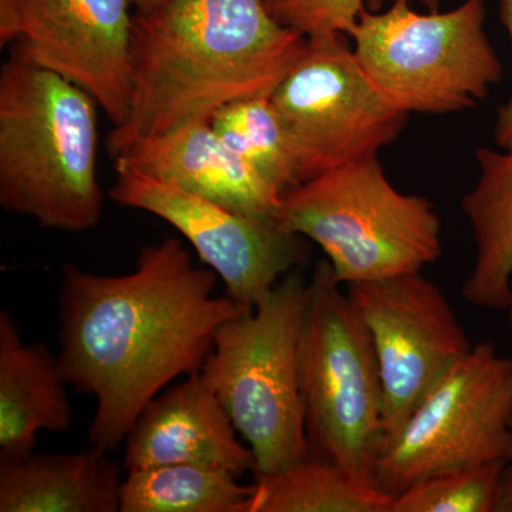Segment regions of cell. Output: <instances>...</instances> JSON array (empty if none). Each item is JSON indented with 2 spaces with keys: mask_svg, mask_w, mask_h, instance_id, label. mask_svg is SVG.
Listing matches in <instances>:
<instances>
[{
  "mask_svg": "<svg viewBox=\"0 0 512 512\" xmlns=\"http://www.w3.org/2000/svg\"><path fill=\"white\" fill-rule=\"evenodd\" d=\"M416 2L423 5L429 12L439 10L440 0H416ZM384 3H386V0H366L367 9L370 12H379V10H382Z\"/></svg>",
  "mask_w": 512,
  "mask_h": 512,
  "instance_id": "obj_25",
  "label": "cell"
},
{
  "mask_svg": "<svg viewBox=\"0 0 512 512\" xmlns=\"http://www.w3.org/2000/svg\"><path fill=\"white\" fill-rule=\"evenodd\" d=\"M505 464L457 468L423 478L393 497L389 512H495Z\"/></svg>",
  "mask_w": 512,
  "mask_h": 512,
  "instance_id": "obj_21",
  "label": "cell"
},
{
  "mask_svg": "<svg viewBox=\"0 0 512 512\" xmlns=\"http://www.w3.org/2000/svg\"><path fill=\"white\" fill-rule=\"evenodd\" d=\"M124 468L188 464L234 476L255 473V456L201 372L168 386L138 414L124 440Z\"/></svg>",
  "mask_w": 512,
  "mask_h": 512,
  "instance_id": "obj_13",
  "label": "cell"
},
{
  "mask_svg": "<svg viewBox=\"0 0 512 512\" xmlns=\"http://www.w3.org/2000/svg\"><path fill=\"white\" fill-rule=\"evenodd\" d=\"M119 464L92 447L0 463V512L120 511Z\"/></svg>",
  "mask_w": 512,
  "mask_h": 512,
  "instance_id": "obj_16",
  "label": "cell"
},
{
  "mask_svg": "<svg viewBox=\"0 0 512 512\" xmlns=\"http://www.w3.org/2000/svg\"><path fill=\"white\" fill-rule=\"evenodd\" d=\"M349 39H306L302 56L271 94L301 183L376 157L409 119L370 82Z\"/></svg>",
  "mask_w": 512,
  "mask_h": 512,
  "instance_id": "obj_9",
  "label": "cell"
},
{
  "mask_svg": "<svg viewBox=\"0 0 512 512\" xmlns=\"http://www.w3.org/2000/svg\"><path fill=\"white\" fill-rule=\"evenodd\" d=\"M217 279L177 238L141 248L126 275L64 266L57 356L69 386L96 402L92 447L116 450L151 400L200 372L222 323L251 309L214 295Z\"/></svg>",
  "mask_w": 512,
  "mask_h": 512,
  "instance_id": "obj_1",
  "label": "cell"
},
{
  "mask_svg": "<svg viewBox=\"0 0 512 512\" xmlns=\"http://www.w3.org/2000/svg\"><path fill=\"white\" fill-rule=\"evenodd\" d=\"M254 484L249 512H389L393 500L311 451Z\"/></svg>",
  "mask_w": 512,
  "mask_h": 512,
  "instance_id": "obj_18",
  "label": "cell"
},
{
  "mask_svg": "<svg viewBox=\"0 0 512 512\" xmlns=\"http://www.w3.org/2000/svg\"><path fill=\"white\" fill-rule=\"evenodd\" d=\"M508 312V323H510L511 336H512V305L507 309Z\"/></svg>",
  "mask_w": 512,
  "mask_h": 512,
  "instance_id": "obj_27",
  "label": "cell"
},
{
  "mask_svg": "<svg viewBox=\"0 0 512 512\" xmlns=\"http://www.w3.org/2000/svg\"><path fill=\"white\" fill-rule=\"evenodd\" d=\"M116 173L111 200L177 229L224 282L229 298L247 308H254L308 256L303 237L278 218L239 214L144 175Z\"/></svg>",
  "mask_w": 512,
  "mask_h": 512,
  "instance_id": "obj_12",
  "label": "cell"
},
{
  "mask_svg": "<svg viewBox=\"0 0 512 512\" xmlns=\"http://www.w3.org/2000/svg\"><path fill=\"white\" fill-rule=\"evenodd\" d=\"M500 19L512 42V0H500ZM494 134L498 147L503 150L512 148V94L510 100L498 109Z\"/></svg>",
  "mask_w": 512,
  "mask_h": 512,
  "instance_id": "obj_23",
  "label": "cell"
},
{
  "mask_svg": "<svg viewBox=\"0 0 512 512\" xmlns=\"http://www.w3.org/2000/svg\"><path fill=\"white\" fill-rule=\"evenodd\" d=\"M495 512H512V461L505 464L503 474H501Z\"/></svg>",
  "mask_w": 512,
  "mask_h": 512,
  "instance_id": "obj_24",
  "label": "cell"
},
{
  "mask_svg": "<svg viewBox=\"0 0 512 512\" xmlns=\"http://www.w3.org/2000/svg\"><path fill=\"white\" fill-rule=\"evenodd\" d=\"M512 461V357L478 343L384 444L375 484L390 497L443 471Z\"/></svg>",
  "mask_w": 512,
  "mask_h": 512,
  "instance_id": "obj_8",
  "label": "cell"
},
{
  "mask_svg": "<svg viewBox=\"0 0 512 512\" xmlns=\"http://www.w3.org/2000/svg\"><path fill=\"white\" fill-rule=\"evenodd\" d=\"M131 0H0V47L86 90L113 127L131 101Z\"/></svg>",
  "mask_w": 512,
  "mask_h": 512,
  "instance_id": "obj_10",
  "label": "cell"
},
{
  "mask_svg": "<svg viewBox=\"0 0 512 512\" xmlns=\"http://www.w3.org/2000/svg\"><path fill=\"white\" fill-rule=\"evenodd\" d=\"M210 124L221 140L276 191L284 194L301 184L271 94L227 104L214 114Z\"/></svg>",
  "mask_w": 512,
  "mask_h": 512,
  "instance_id": "obj_20",
  "label": "cell"
},
{
  "mask_svg": "<svg viewBox=\"0 0 512 512\" xmlns=\"http://www.w3.org/2000/svg\"><path fill=\"white\" fill-rule=\"evenodd\" d=\"M305 47L264 0H168L134 12L130 110L107 151L114 160L137 138L210 123L227 104L272 94Z\"/></svg>",
  "mask_w": 512,
  "mask_h": 512,
  "instance_id": "obj_2",
  "label": "cell"
},
{
  "mask_svg": "<svg viewBox=\"0 0 512 512\" xmlns=\"http://www.w3.org/2000/svg\"><path fill=\"white\" fill-rule=\"evenodd\" d=\"M484 22V0L427 13L394 0L383 12L366 9L350 39L370 82L404 113H458L503 80Z\"/></svg>",
  "mask_w": 512,
  "mask_h": 512,
  "instance_id": "obj_7",
  "label": "cell"
},
{
  "mask_svg": "<svg viewBox=\"0 0 512 512\" xmlns=\"http://www.w3.org/2000/svg\"><path fill=\"white\" fill-rule=\"evenodd\" d=\"M480 177L461 200L477 256L461 295L493 311L512 305V148H477Z\"/></svg>",
  "mask_w": 512,
  "mask_h": 512,
  "instance_id": "obj_17",
  "label": "cell"
},
{
  "mask_svg": "<svg viewBox=\"0 0 512 512\" xmlns=\"http://www.w3.org/2000/svg\"><path fill=\"white\" fill-rule=\"evenodd\" d=\"M299 370L309 451L376 485L386 443L379 363L329 261L318 262L308 284Z\"/></svg>",
  "mask_w": 512,
  "mask_h": 512,
  "instance_id": "obj_6",
  "label": "cell"
},
{
  "mask_svg": "<svg viewBox=\"0 0 512 512\" xmlns=\"http://www.w3.org/2000/svg\"><path fill=\"white\" fill-rule=\"evenodd\" d=\"M97 101L59 74L9 57L0 70V205L83 234L100 224Z\"/></svg>",
  "mask_w": 512,
  "mask_h": 512,
  "instance_id": "obj_3",
  "label": "cell"
},
{
  "mask_svg": "<svg viewBox=\"0 0 512 512\" xmlns=\"http://www.w3.org/2000/svg\"><path fill=\"white\" fill-rule=\"evenodd\" d=\"M116 171L144 175L239 214L278 218L282 194L237 156L210 123L137 138L114 158Z\"/></svg>",
  "mask_w": 512,
  "mask_h": 512,
  "instance_id": "obj_14",
  "label": "cell"
},
{
  "mask_svg": "<svg viewBox=\"0 0 512 512\" xmlns=\"http://www.w3.org/2000/svg\"><path fill=\"white\" fill-rule=\"evenodd\" d=\"M266 10L286 29L311 37L352 36L366 0H264Z\"/></svg>",
  "mask_w": 512,
  "mask_h": 512,
  "instance_id": "obj_22",
  "label": "cell"
},
{
  "mask_svg": "<svg viewBox=\"0 0 512 512\" xmlns=\"http://www.w3.org/2000/svg\"><path fill=\"white\" fill-rule=\"evenodd\" d=\"M348 295L375 346L387 443L473 346L446 295L421 271L350 284Z\"/></svg>",
  "mask_w": 512,
  "mask_h": 512,
  "instance_id": "obj_11",
  "label": "cell"
},
{
  "mask_svg": "<svg viewBox=\"0 0 512 512\" xmlns=\"http://www.w3.org/2000/svg\"><path fill=\"white\" fill-rule=\"evenodd\" d=\"M228 471L188 464L127 471L120 512H249L255 484Z\"/></svg>",
  "mask_w": 512,
  "mask_h": 512,
  "instance_id": "obj_19",
  "label": "cell"
},
{
  "mask_svg": "<svg viewBox=\"0 0 512 512\" xmlns=\"http://www.w3.org/2000/svg\"><path fill=\"white\" fill-rule=\"evenodd\" d=\"M59 356L45 343L26 345L8 312H0V463L35 453L40 431L64 433L73 410Z\"/></svg>",
  "mask_w": 512,
  "mask_h": 512,
  "instance_id": "obj_15",
  "label": "cell"
},
{
  "mask_svg": "<svg viewBox=\"0 0 512 512\" xmlns=\"http://www.w3.org/2000/svg\"><path fill=\"white\" fill-rule=\"evenodd\" d=\"M168 0H131L134 12H148V10L157 9L158 6L164 5Z\"/></svg>",
  "mask_w": 512,
  "mask_h": 512,
  "instance_id": "obj_26",
  "label": "cell"
},
{
  "mask_svg": "<svg viewBox=\"0 0 512 512\" xmlns=\"http://www.w3.org/2000/svg\"><path fill=\"white\" fill-rule=\"evenodd\" d=\"M308 284L286 275L254 308L215 333L201 375L255 456L256 476L309 453L301 392V339Z\"/></svg>",
  "mask_w": 512,
  "mask_h": 512,
  "instance_id": "obj_4",
  "label": "cell"
},
{
  "mask_svg": "<svg viewBox=\"0 0 512 512\" xmlns=\"http://www.w3.org/2000/svg\"><path fill=\"white\" fill-rule=\"evenodd\" d=\"M278 220L323 249L340 285L419 272L441 256L433 202L397 190L377 156L284 192Z\"/></svg>",
  "mask_w": 512,
  "mask_h": 512,
  "instance_id": "obj_5",
  "label": "cell"
}]
</instances>
